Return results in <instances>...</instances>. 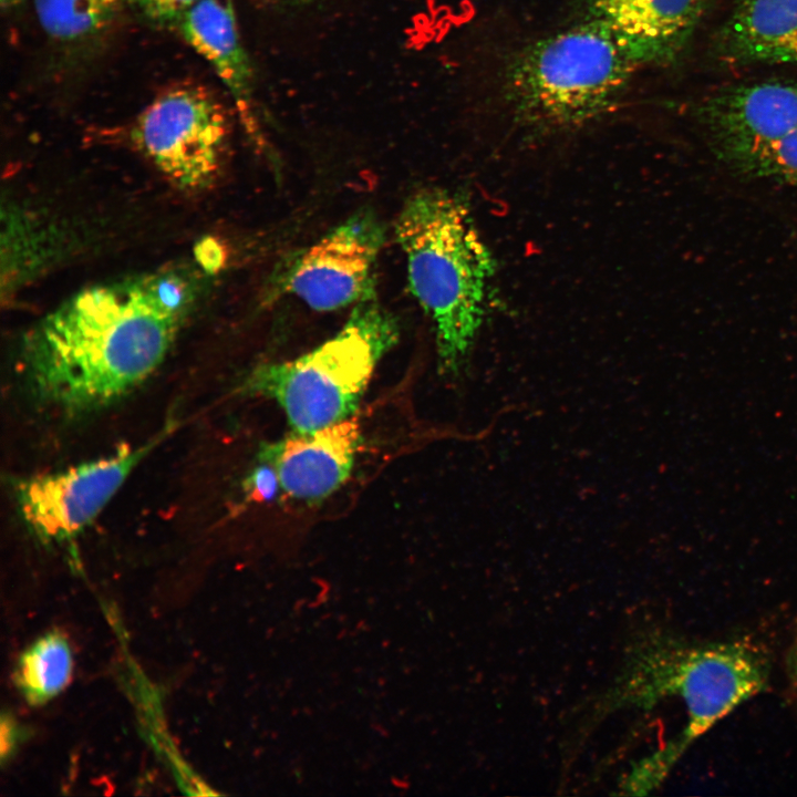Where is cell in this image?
I'll return each mask as SVG.
<instances>
[{
	"mask_svg": "<svg viewBox=\"0 0 797 797\" xmlns=\"http://www.w3.org/2000/svg\"><path fill=\"white\" fill-rule=\"evenodd\" d=\"M710 0H590L604 23L639 64L673 60L690 40Z\"/></svg>",
	"mask_w": 797,
	"mask_h": 797,
	"instance_id": "obj_11",
	"label": "cell"
},
{
	"mask_svg": "<svg viewBox=\"0 0 797 797\" xmlns=\"http://www.w3.org/2000/svg\"><path fill=\"white\" fill-rule=\"evenodd\" d=\"M785 665L789 689L795 697H797V631L788 646Z\"/></svg>",
	"mask_w": 797,
	"mask_h": 797,
	"instance_id": "obj_19",
	"label": "cell"
},
{
	"mask_svg": "<svg viewBox=\"0 0 797 797\" xmlns=\"http://www.w3.org/2000/svg\"><path fill=\"white\" fill-rule=\"evenodd\" d=\"M72 655L66 640L51 633L38 640L21 658L18 682L33 703L46 701L71 679Z\"/></svg>",
	"mask_w": 797,
	"mask_h": 797,
	"instance_id": "obj_15",
	"label": "cell"
},
{
	"mask_svg": "<svg viewBox=\"0 0 797 797\" xmlns=\"http://www.w3.org/2000/svg\"><path fill=\"white\" fill-rule=\"evenodd\" d=\"M362 442L358 417L309 432H296L259 451L258 459L271 465L280 488L290 497L318 501L349 478Z\"/></svg>",
	"mask_w": 797,
	"mask_h": 797,
	"instance_id": "obj_10",
	"label": "cell"
},
{
	"mask_svg": "<svg viewBox=\"0 0 797 797\" xmlns=\"http://www.w3.org/2000/svg\"><path fill=\"white\" fill-rule=\"evenodd\" d=\"M732 170L747 178L797 187V130L762 148Z\"/></svg>",
	"mask_w": 797,
	"mask_h": 797,
	"instance_id": "obj_16",
	"label": "cell"
},
{
	"mask_svg": "<svg viewBox=\"0 0 797 797\" xmlns=\"http://www.w3.org/2000/svg\"><path fill=\"white\" fill-rule=\"evenodd\" d=\"M226 110L215 93L196 82L161 91L136 116L134 146L174 185L208 186L221 167L228 143Z\"/></svg>",
	"mask_w": 797,
	"mask_h": 797,
	"instance_id": "obj_6",
	"label": "cell"
},
{
	"mask_svg": "<svg viewBox=\"0 0 797 797\" xmlns=\"http://www.w3.org/2000/svg\"><path fill=\"white\" fill-rule=\"evenodd\" d=\"M120 6L121 0H34L38 21L48 38L76 49L104 35Z\"/></svg>",
	"mask_w": 797,
	"mask_h": 797,
	"instance_id": "obj_14",
	"label": "cell"
},
{
	"mask_svg": "<svg viewBox=\"0 0 797 797\" xmlns=\"http://www.w3.org/2000/svg\"><path fill=\"white\" fill-rule=\"evenodd\" d=\"M169 433L167 428L143 445H123L112 455L19 482L15 497L24 522L44 540L73 538L97 517L131 472Z\"/></svg>",
	"mask_w": 797,
	"mask_h": 797,
	"instance_id": "obj_7",
	"label": "cell"
},
{
	"mask_svg": "<svg viewBox=\"0 0 797 797\" xmlns=\"http://www.w3.org/2000/svg\"><path fill=\"white\" fill-rule=\"evenodd\" d=\"M638 66L614 33L593 18L517 52L505 72V100L531 127L575 128L610 112Z\"/></svg>",
	"mask_w": 797,
	"mask_h": 797,
	"instance_id": "obj_3",
	"label": "cell"
},
{
	"mask_svg": "<svg viewBox=\"0 0 797 797\" xmlns=\"http://www.w3.org/2000/svg\"><path fill=\"white\" fill-rule=\"evenodd\" d=\"M408 286L434 324L438 361L457 372L486 315L495 260L467 206L437 187L407 198L395 222Z\"/></svg>",
	"mask_w": 797,
	"mask_h": 797,
	"instance_id": "obj_2",
	"label": "cell"
},
{
	"mask_svg": "<svg viewBox=\"0 0 797 797\" xmlns=\"http://www.w3.org/2000/svg\"><path fill=\"white\" fill-rule=\"evenodd\" d=\"M385 230L362 210L302 251L284 275L286 291L317 311L338 310L375 297V267Z\"/></svg>",
	"mask_w": 797,
	"mask_h": 797,
	"instance_id": "obj_8",
	"label": "cell"
},
{
	"mask_svg": "<svg viewBox=\"0 0 797 797\" xmlns=\"http://www.w3.org/2000/svg\"><path fill=\"white\" fill-rule=\"evenodd\" d=\"M23 0H0L3 10H11L19 6Z\"/></svg>",
	"mask_w": 797,
	"mask_h": 797,
	"instance_id": "obj_22",
	"label": "cell"
},
{
	"mask_svg": "<svg viewBox=\"0 0 797 797\" xmlns=\"http://www.w3.org/2000/svg\"><path fill=\"white\" fill-rule=\"evenodd\" d=\"M214 69L240 114L251 117L253 73L241 42L232 0H199L173 25Z\"/></svg>",
	"mask_w": 797,
	"mask_h": 797,
	"instance_id": "obj_12",
	"label": "cell"
},
{
	"mask_svg": "<svg viewBox=\"0 0 797 797\" xmlns=\"http://www.w3.org/2000/svg\"><path fill=\"white\" fill-rule=\"evenodd\" d=\"M199 0H134L142 15L158 25L173 27Z\"/></svg>",
	"mask_w": 797,
	"mask_h": 797,
	"instance_id": "obj_17",
	"label": "cell"
},
{
	"mask_svg": "<svg viewBox=\"0 0 797 797\" xmlns=\"http://www.w3.org/2000/svg\"><path fill=\"white\" fill-rule=\"evenodd\" d=\"M279 488L280 483L275 468L260 460L244 482L247 498L258 503L272 499Z\"/></svg>",
	"mask_w": 797,
	"mask_h": 797,
	"instance_id": "obj_18",
	"label": "cell"
},
{
	"mask_svg": "<svg viewBox=\"0 0 797 797\" xmlns=\"http://www.w3.org/2000/svg\"><path fill=\"white\" fill-rule=\"evenodd\" d=\"M262 7L276 10L298 9L314 4L321 0H256Z\"/></svg>",
	"mask_w": 797,
	"mask_h": 797,
	"instance_id": "obj_20",
	"label": "cell"
},
{
	"mask_svg": "<svg viewBox=\"0 0 797 797\" xmlns=\"http://www.w3.org/2000/svg\"><path fill=\"white\" fill-rule=\"evenodd\" d=\"M640 666L638 697L651 703L675 697L687 716L681 736L638 770L636 780L643 788L656 785L690 744L758 694L769 671L763 651L743 640L661 641L650 646Z\"/></svg>",
	"mask_w": 797,
	"mask_h": 797,
	"instance_id": "obj_5",
	"label": "cell"
},
{
	"mask_svg": "<svg viewBox=\"0 0 797 797\" xmlns=\"http://www.w3.org/2000/svg\"><path fill=\"white\" fill-rule=\"evenodd\" d=\"M398 335L391 312L375 300L362 302L325 342L296 359L255 368L239 389L276 401L296 432L329 426L353 416Z\"/></svg>",
	"mask_w": 797,
	"mask_h": 797,
	"instance_id": "obj_4",
	"label": "cell"
},
{
	"mask_svg": "<svg viewBox=\"0 0 797 797\" xmlns=\"http://www.w3.org/2000/svg\"><path fill=\"white\" fill-rule=\"evenodd\" d=\"M698 115L716 156L733 169L797 130V82L724 89L701 104Z\"/></svg>",
	"mask_w": 797,
	"mask_h": 797,
	"instance_id": "obj_9",
	"label": "cell"
},
{
	"mask_svg": "<svg viewBox=\"0 0 797 797\" xmlns=\"http://www.w3.org/2000/svg\"><path fill=\"white\" fill-rule=\"evenodd\" d=\"M0 734H1V736H0L1 737V743H0L1 744V755L6 756L11 748L12 738H13L12 724L10 723V721L8 718H2Z\"/></svg>",
	"mask_w": 797,
	"mask_h": 797,
	"instance_id": "obj_21",
	"label": "cell"
},
{
	"mask_svg": "<svg viewBox=\"0 0 797 797\" xmlns=\"http://www.w3.org/2000/svg\"><path fill=\"white\" fill-rule=\"evenodd\" d=\"M717 44L729 62L797 64V0H736Z\"/></svg>",
	"mask_w": 797,
	"mask_h": 797,
	"instance_id": "obj_13",
	"label": "cell"
},
{
	"mask_svg": "<svg viewBox=\"0 0 797 797\" xmlns=\"http://www.w3.org/2000/svg\"><path fill=\"white\" fill-rule=\"evenodd\" d=\"M195 297L196 281L177 268L80 291L24 338L30 393L71 416L114 403L159 366Z\"/></svg>",
	"mask_w": 797,
	"mask_h": 797,
	"instance_id": "obj_1",
	"label": "cell"
}]
</instances>
